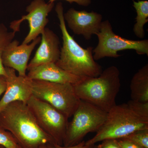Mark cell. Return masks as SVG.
Wrapping results in <instances>:
<instances>
[{
    "label": "cell",
    "mask_w": 148,
    "mask_h": 148,
    "mask_svg": "<svg viewBox=\"0 0 148 148\" xmlns=\"http://www.w3.org/2000/svg\"><path fill=\"white\" fill-rule=\"evenodd\" d=\"M95 145H86L85 142L82 141L80 143L75 145L70 146V147H64V146L59 145L57 144H54L55 148H95Z\"/></svg>",
    "instance_id": "obj_22"
},
{
    "label": "cell",
    "mask_w": 148,
    "mask_h": 148,
    "mask_svg": "<svg viewBox=\"0 0 148 148\" xmlns=\"http://www.w3.org/2000/svg\"><path fill=\"white\" fill-rule=\"evenodd\" d=\"M40 45L28 64L27 70L49 63H56L60 57V41L55 33L45 28L41 34Z\"/></svg>",
    "instance_id": "obj_13"
},
{
    "label": "cell",
    "mask_w": 148,
    "mask_h": 148,
    "mask_svg": "<svg viewBox=\"0 0 148 148\" xmlns=\"http://www.w3.org/2000/svg\"><path fill=\"white\" fill-rule=\"evenodd\" d=\"M54 5V3H47L45 0H34L27 7V15H23L20 19L11 22L10 27L16 33L20 31L22 22L25 20L28 21L29 32L22 44H28L41 35L49 21L47 16Z\"/></svg>",
    "instance_id": "obj_9"
},
{
    "label": "cell",
    "mask_w": 148,
    "mask_h": 148,
    "mask_svg": "<svg viewBox=\"0 0 148 148\" xmlns=\"http://www.w3.org/2000/svg\"><path fill=\"white\" fill-rule=\"evenodd\" d=\"M123 138L132 141L142 148H148V128L137 130Z\"/></svg>",
    "instance_id": "obj_18"
},
{
    "label": "cell",
    "mask_w": 148,
    "mask_h": 148,
    "mask_svg": "<svg viewBox=\"0 0 148 148\" xmlns=\"http://www.w3.org/2000/svg\"><path fill=\"white\" fill-rule=\"evenodd\" d=\"M121 85L119 70L114 66L105 69L98 77H83L73 84L80 100L107 113L116 105V98Z\"/></svg>",
    "instance_id": "obj_4"
},
{
    "label": "cell",
    "mask_w": 148,
    "mask_h": 148,
    "mask_svg": "<svg viewBox=\"0 0 148 148\" xmlns=\"http://www.w3.org/2000/svg\"><path fill=\"white\" fill-rule=\"evenodd\" d=\"M39 36L30 44H21L13 40L6 47L2 56L3 65L5 68H10L16 71L18 75L25 77L30 56L36 46L40 42Z\"/></svg>",
    "instance_id": "obj_12"
},
{
    "label": "cell",
    "mask_w": 148,
    "mask_h": 148,
    "mask_svg": "<svg viewBox=\"0 0 148 148\" xmlns=\"http://www.w3.org/2000/svg\"><path fill=\"white\" fill-rule=\"evenodd\" d=\"M0 126L10 132L22 148H40L54 140L39 126L27 104L11 103L0 112Z\"/></svg>",
    "instance_id": "obj_2"
},
{
    "label": "cell",
    "mask_w": 148,
    "mask_h": 148,
    "mask_svg": "<svg viewBox=\"0 0 148 148\" xmlns=\"http://www.w3.org/2000/svg\"><path fill=\"white\" fill-rule=\"evenodd\" d=\"M6 88L0 101V112L15 101H21L27 104L32 95V81L26 76H17L15 71L5 68Z\"/></svg>",
    "instance_id": "obj_11"
},
{
    "label": "cell",
    "mask_w": 148,
    "mask_h": 148,
    "mask_svg": "<svg viewBox=\"0 0 148 148\" xmlns=\"http://www.w3.org/2000/svg\"><path fill=\"white\" fill-rule=\"evenodd\" d=\"M95 148H97V147H96V145L95 146Z\"/></svg>",
    "instance_id": "obj_26"
},
{
    "label": "cell",
    "mask_w": 148,
    "mask_h": 148,
    "mask_svg": "<svg viewBox=\"0 0 148 148\" xmlns=\"http://www.w3.org/2000/svg\"><path fill=\"white\" fill-rule=\"evenodd\" d=\"M27 104L41 128L56 144L63 146L69 118L50 104L33 95Z\"/></svg>",
    "instance_id": "obj_8"
},
{
    "label": "cell",
    "mask_w": 148,
    "mask_h": 148,
    "mask_svg": "<svg viewBox=\"0 0 148 148\" xmlns=\"http://www.w3.org/2000/svg\"><path fill=\"white\" fill-rule=\"evenodd\" d=\"M68 27L74 34L82 35L86 40L100 31L103 16L100 14L85 10L77 11L71 8L64 14Z\"/></svg>",
    "instance_id": "obj_10"
},
{
    "label": "cell",
    "mask_w": 148,
    "mask_h": 148,
    "mask_svg": "<svg viewBox=\"0 0 148 148\" xmlns=\"http://www.w3.org/2000/svg\"><path fill=\"white\" fill-rule=\"evenodd\" d=\"M0 146L4 148H19L20 147L12 134L1 126Z\"/></svg>",
    "instance_id": "obj_19"
},
{
    "label": "cell",
    "mask_w": 148,
    "mask_h": 148,
    "mask_svg": "<svg viewBox=\"0 0 148 148\" xmlns=\"http://www.w3.org/2000/svg\"><path fill=\"white\" fill-rule=\"evenodd\" d=\"M6 81L5 77L0 76V96L4 93L6 88Z\"/></svg>",
    "instance_id": "obj_24"
},
{
    "label": "cell",
    "mask_w": 148,
    "mask_h": 148,
    "mask_svg": "<svg viewBox=\"0 0 148 148\" xmlns=\"http://www.w3.org/2000/svg\"><path fill=\"white\" fill-rule=\"evenodd\" d=\"M131 100L148 103V64L139 69L134 75L130 84Z\"/></svg>",
    "instance_id": "obj_15"
},
{
    "label": "cell",
    "mask_w": 148,
    "mask_h": 148,
    "mask_svg": "<svg viewBox=\"0 0 148 148\" xmlns=\"http://www.w3.org/2000/svg\"><path fill=\"white\" fill-rule=\"evenodd\" d=\"M55 11L63 39L60 57L56 64L68 73L80 77L98 76L103 70L93 58V47L83 48L70 34L66 28L62 3L57 4Z\"/></svg>",
    "instance_id": "obj_3"
},
{
    "label": "cell",
    "mask_w": 148,
    "mask_h": 148,
    "mask_svg": "<svg viewBox=\"0 0 148 148\" xmlns=\"http://www.w3.org/2000/svg\"><path fill=\"white\" fill-rule=\"evenodd\" d=\"M0 148H4L2 146H0ZM19 148H22L20 146ZM40 148H55L54 144H49V145H45L41 147Z\"/></svg>",
    "instance_id": "obj_25"
},
{
    "label": "cell",
    "mask_w": 148,
    "mask_h": 148,
    "mask_svg": "<svg viewBox=\"0 0 148 148\" xmlns=\"http://www.w3.org/2000/svg\"><path fill=\"white\" fill-rule=\"evenodd\" d=\"M32 95L50 104L68 118L79 105L73 84L32 80Z\"/></svg>",
    "instance_id": "obj_6"
},
{
    "label": "cell",
    "mask_w": 148,
    "mask_h": 148,
    "mask_svg": "<svg viewBox=\"0 0 148 148\" xmlns=\"http://www.w3.org/2000/svg\"><path fill=\"white\" fill-rule=\"evenodd\" d=\"M107 114L92 104L80 100L73 119L68 123L63 146L75 145L83 141L88 133L98 131L106 121Z\"/></svg>",
    "instance_id": "obj_5"
},
{
    "label": "cell",
    "mask_w": 148,
    "mask_h": 148,
    "mask_svg": "<svg viewBox=\"0 0 148 148\" xmlns=\"http://www.w3.org/2000/svg\"><path fill=\"white\" fill-rule=\"evenodd\" d=\"M117 140L122 148H142L135 143L126 138L117 139Z\"/></svg>",
    "instance_id": "obj_21"
},
{
    "label": "cell",
    "mask_w": 148,
    "mask_h": 148,
    "mask_svg": "<svg viewBox=\"0 0 148 148\" xmlns=\"http://www.w3.org/2000/svg\"><path fill=\"white\" fill-rule=\"evenodd\" d=\"M96 146L97 148H122L116 139H107Z\"/></svg>",
    "instance_id": "obj_20"
},
{
    "label": "cell",
    "mask_w": 148,
    "mask_h": 148,
    "mask_svg": "<svg viewBox=\"0 0 148 148\" xmlns=\"http://www.w3.org/2000/svg\"><path fill=\"white\" fill-rule=\"evenodd\" d=\"M15 32H10L3 24H0V76L6 75L5 67L3 65L2 56L6 47L15 37Z\"/></svg>",
    "instance_id": "obj_17"
},
{
    "label": "cell",
    "mask_w": 148,
    "mask_h": 148,
    "mask_svg": "<svg viewBox=\"0 0 148 148\" xmlns=\"http://www.w3.org/2000/svg\"><path fill=\"white\" fill-rule=\"evenodd\" d=\"M56 0H49V2L54 3ZM70 3H75L79 5L83 6H88L91 3V0H65Z\"/></svg>",
    "instance_id": "obj_23"
},
{
    "label": "cell",
    "mask_w": 148,
    "mask_h": 148,
    "mask_svg": "<svg viewBox=\"0 0 148 148\" xmlns=\"http://www.w3.org/2000/svg\"><path fill=\"white\" fill-rule=\"evenodd\" d=\"M28 71L27 76L30 79L56 83L74 84L82 78L66 71L56 63L43 64L32 68Z\"/></svg>",
    "instance_id": "obj_14"
},
{
    "label": "cell",
    "mask_w": 148,
    "mask_h": 148,
    "mask_svg": "<svg viewBox=\"0 0 148 148\" xmlns=\"http://www.w3.org/2000/svg\"><path fill=\"white\" fill-rule=\"evenodd\" d=\"M96 35L98 42L92 51L95 61L105 57L118 58L121 56L118 52L125 50H134L139 55L148 56V40H134L122 38L114 33L108 20L102 21Z\"/></svg>",
    "instance_id": "obj_7"
},
{
    "label": "cell",
    "mask_w": 148,
    "mask_h": 148,
    "mask_svg": "<svg viewBox=\"0 0 148 148\" xmlns=\"http://www.w3.org/2000/svg\"><path fill=\"white\" fill-rule=\"evenodd\" d=\"M148 128V103L130 100L114 106L96 135L85 144L93 145L107 139H121L137 130Z\"/></svg>",
    "instance_id": "obj_1"
},
{
    "label": "cell",
    "mask_w": 148,
    "mask_h": 148,
    "mask_svg": "<svg viewBox=\"0 0 148 148\" xmlns=\"http://www.w3.org/2000/svg\"><path fill=\"white\" fill-rule=\"evenodd\" d=\"M133 7L137 13L136 22L133 31L136 36L140 39L145 37L144 26L148 21V1H133Z\"/></svg>",
    "instance_id": "obj_16"
}]
</instances>
